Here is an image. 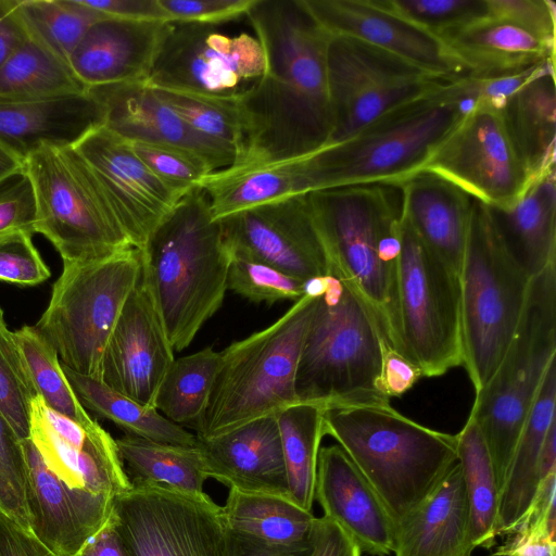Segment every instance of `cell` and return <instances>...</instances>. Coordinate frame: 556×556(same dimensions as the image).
<instances>
[{"label": "cell", "mask_w": 556, "mask_h": 556, "mask_svg": "<svg viewBox=\"0 0 556 556\" xmlns=\"http://www.w3.org/2000/svg\"><path fill=\"white\" fill-rule=\"evenodd\" d=\"M546 62L516 74L495 77L469 75L456 77L442 88V93L452 101L469 105L476 102H489L501 108L504 101L536 75Z\"/></svg>", "instance_id": "cell-51"}, {"label": "cell", "mask_w": 556, "mask_h": 556, "mask_svg": "<svg viewBox=\"0 0 556 556\" xmlns=\"http://www.w3.org/2000/svg\"><path fill=\"white\" fill-rule=\"evenodd\" d=\"M458 464L470 511L471 538L475 547L491 548L495 544L500 505V488L492 458L471 416L456 434Z\"/></svg>", "instance_id": "cell-37"}, {"label": "cell", "mask_w": 556, "mask_h": 556, "mask_svg": "<svg viewBox=\"0 0 556 556\" xmlns=\"http://www.w3.org/2000/svg\"><path fill=\"white\" fill-rule=\"evenodd\" d=\"M265 60L255 36H229L216 25L168 23L144 84L216 99L240 98L262 76Z\"/></svg>", "instance_id": "cell-15"}, {"label": "cell", "mask_w": 556, "mask_h": 556, "mask_svg": "<svg viewBox=\"0 0 556 556\" xmlns=\"http://www.w3.org/2000/svg\"><path fill=\"white\" fill-rule=\"evenodd\" d=\"M309 556H362V551L337 523L321 516L313 525Z\"/></svg>", "instance_id": "cell-56"}, {"label": "cell", "mask_w": 556, "mask_h": 556, "mask_svg": "<svg viewBox=\"0 0 556 556\" xmlns=\"http://www.w3.org/2000/svg\"><path fill=\"white\" fill-rule=\"evenodd\" d=\"M140 281L174 351H182L219 309L231 253L200 187L186 193L139 250Z\"/></svg>", "instance_id": "cell-2"}, {"label": "cell", "mask_w": 556, "mask_h": 556, "mask_svg": "<svg viewBox=\"0 0 556 556\" xmlns=\"http://www.w3.org/2000/svg\"><path fill=\"white\" fill-rule=\"evenodd\" d=\"M229 532V531H228ZM231 556H309L308 542L279 545L268 544L229 532Z\"/></svg>", "instance_id": "cell-60"}, {"label": "cell", "mask_w": 556, "mask_h": 556, "mask_svg": "<svg viewBox=\"0 0 556 556\" xmlns=\"http://www.w3.org/2000/svg\"><path fill=\"white\" fill-rule=\"evenodd\" d=\"M220 364L222 352L213 346L174 359L157 390L154 407L172 422L195 429L207 407Z\"/></svg>", "instance_id": "cell-39"}, {"label": "cell", "mask_w": 556, "mask_h": 556, "mask_svg": "<svg viewBox=\"0 0 556 556\" xmlns=\"http://www.w3.org/2000/svg\"><path fill=\"white\" fill-rule=\"evenodd\" d=\"M28 39L70 66V58L96 22L108 15L83 0H15Z\"/></svg>", "instance_id": "cell-40"}, {"label": "cell", "mask_w": 556, "mask_h": 556, "mask_svg": "<svg viewBox=\"0 0 556 556\" xmlns=\"http://www.w3.org/2000/svg\"><path fill=\"white\" fill-rule=\"evenodd\" d=\"M541 481L548 475L556 472V421L547 431L541 452L540 462Z\"/></svg>", "instance_id": "cell-62"}, {"label": "cell", "mask_w": 556, "mask_h": 556, "mask_svg": "<svg viewBox=\"0 0 556 556\" xmlns=\"http://www.w3.org/2000/svg\"><path fill=\"white\" fill-rule=\"evenodd\" d=\"M555 174L533 182L509 206H486L506 249L531 277L556 262Z\"/></svg>", "instance_id": "cell-32"}, {"label": "cell", "mask_w": 556, "mask_h": 556, "mask_svg": "<svg viewBox=\"0 0 556 556\" xmlns=\"http://www.w3.org/2000/svg\"><path fill=\"white\" fill-rule=\"evenodd\" d=\"M36 203L31 182L20 172L0 181V240L20 231L35 235Z\"/></svg>", "instance_id": "cell-52"}, {"label": "cell", "mask_w": 556, "mask_h": 556, "mask_svg": "<svg viewBox=\"0 0 556 556\" xmlns=\"http://www.w3.org/2000/svg\"><path fill=\"white\" fill-rule=\"evenodd\" d=\"M470 106L445 98L441 88L392 109L343 141L316 150L319 190L403 182L424 169Z\"/></svg>", "instance_id": "cell-9"}, {"label": "cell", "mask_w": 556, "mask_h": 556, "mask_svg": "<svg viewBox=\"0 0 556 556\" xmlns=\"http://www.w3.org/2000/svg\"><path fill=\"white\" fill-rule=\"evenodd\" d=\"M34 233L20 231L0 240V281L37 286L51 276L33 241Z\"/></svg>", "instance_id": "cell-50"}, {"label": "cell", "mask_w": 556, "mask_h": 556, "mask_svg": "<svg viewBox=\"0 0 556 556\" xmlns=\"http://www.w3.org/2000/svg\"><path fill=\"white\" fill-rule=\"evenodd\" d=\"M217 220L231 256L257 261L306 281L330 275L307 194L254 205Z\"/></svg>", "instance_id": "cell-17"}, {"label": "cell", "mask_w": 556, "mask_h": 556, "mask_svg": "<svg viewBox=\"0 0 556 556\" xmlns=\"http://www.w3.org/2000/svg\"><path fill=\"white\" fill-rule=\"evenodd\" d=\"M21 443L29 531L56 556H75L106 523L115 503L68 488L47 468L29 438Z\"/></svg>", "instance_id": "cell-21"}, {"label": "cell", "mask_w": 556, "mask_h": 556, "mask_svg": "<svg viewBox=\"0 0 556 556\" xmlns=\"http://www.w3.org/2000/svg\"><path fill=\"white\" fill-rule=\"evenodd\" d=\"M387 346L363 300L329 275L325 292L316 299L296 368L299 403L325 409L389 405L381 388Z\"/></svg>", "instance_id": "cell-5"}, {"label": "cell", "mask_w": 556, "mask_h": 556, "mask_svg": "<svg viewBox=\"0 0 556 556\" xmlns=\"http://www.w3.org/2000/svg\"><path fill=\"white\" fill-rule=\"evenodd\" d=\"M128 142L154 175L181 194L200 186L214 173L206 160L190 150L163 143Z\"/></svg>", "instance_id": "cell-47"}, {"label": "cell", "mask_w": 556, "mask_h": 556, "mask_svg": "<svg viewBox=\"0 0 556 556\" xmlns=\"http://www.w3.org/2000/svg\"><path fill=\"white\" fill-rule=\"evenodd\" d=\"M62 368L84 408L112 421L125 433L174 445H198L195 434L172 422L155 407H147L102 380L76 372L64 364Z\"/></svg>", "instance_id": "cell-36"}, {"label": "cell", "mask_w": 556, "mask_h": 556, "mask_svg": "<svg viewBox=\"0 0 556 556\" xmlns=\"http://www.w3.org/2000/svg\"><path fill=\"white\" fill-rule=\"evenodd\" d=\"M444 46L473 77L516 74L555 59V46L513 25L486 20L458 33Z\"/></svg>", "instance_id": "cell-33"}, {"label": "cell", "mask_w": 556, "mask_h": 556, "mask_svg": "<svg viewBox=\"0 0 556 556\" xmlns=\"http://www.w3.org/2000/svg\"><path fill=\"white\" fill-rule=\"evenodd\" d=\"M307 195L330 275L363 300L387 343L401 353L396 280L403 216L402 184L344 186Z\"/></svg>", "instance_id": "cell-3"}, {"label": "cell", "mask_w": 556, "mask_h": 556, "mask_svg": "<svg viewBox=\"0 0 556 556\" xmlns=\"http://www.w3.org/2000/svg\"><path fill=\"white\" fill-rule=\"evenodd\" d=\"M0 556H56L30 531L0 511Z\"/></svg>", "instance_id": "cell-57"}, {"label": "cell", "mask_w": 556, "mask_h": 556, "mask_svg": "<svg viewBox=\"0 0 556 556\" xmlns=\"http://www.w3.org/2000/svg\"><path fill=\"white\" fill-rule=\"evenodd\" d=\"M168 23L104 17L85 33L70 58V67L87 89L144 83Z\"/></svg>", "instance_id": "cell-25"}, {"label": "cell", "mask_w": 556, "mask_h": 556, "mask_svg": "<svg viewBox=\"0 0 556 556\" xmlns=\"http://www.w3.org/2000/svg\"><path fill=\"white\" fill-rule=\"evenodd\" d=\"M471 522L459 464L395 526V556H472Z\"/></svg>", "instance_id": "cell-29"}, {"label": "cell", "mask_w": 556, "mask_h": 556, "mask_svg": "<svg viewBox=\"0 0 556 556\" xmlns=\"http://www.w3.org/2000/svg\"><path fill=\"white\" fill-rule=\"evenodd\" d=\"M422 170L491 207L514 204L532 185L508 137L501 108L489 102L471 104Z\"/></svg>", "instance_id": "cell-16"}, {"label": "cell", "mask_w": 556, "mask_h": 556, "mask_svg": "<svg viewBox=\"0 0 556 556\" xmlns=\"http://www.w3.org/2000/svg\"><path fill=\"white\" fill-rule=\"evenodd\" d=\"M24 170V160L0 143V181Z\"/></svg>", "instance_id": "cell-63"}, {"label": "cell", "mask_w": 556, "mask_h": 556, "mask_svg": "<svg viewBox=\"0 0 556 556\" xmlns=\"http://www.w3.org/2000/svg\"><path fill=\"white\" fill-rule=\"evenodd\" d=\"M36 203L35 233L63 263L100 260L132 248L109 200L71 147L42 144L24 159Z\"/></svg>", "instance_id": "cell-11"}, {"label": "cell", "mask_w": 556, "mask_h": 556, "mask_svg": "<svg viewBox=\"0 0 556 556\" xmlns=\"http://www.w3.org/2000/svg\"><path fill=\"white\" fill-rule=\"evenodd\" d=\"M37 396L26 359L0 307V410L21 441L29 438L30 407Z\"/></svg>", "instance_id": "cell-45"}, {"label": "cell", "mask_w": 556, "mask_h": 556, "mask_svg": "<svg viewBox=\"0 0 556 556\" xmlns=\"http://www.w3.org/2000/svg\"><path fill=\"white\" fill-rule=\"evenodd\" d=\"M555 60L510 94L501 106L508 137L532 184L555 169Z\"/></svg>", "instance_id": "cell-31"}, {"label": "cell", "mask_w": 556, "mask_h": 556, "mask_svg": "<svg viewBox=\"0 0 556 556\" xmlns=\"http://www.w3.org/2000/svg\"><path fill=\"white\" fill-rule=\"evenodd\" d=\"M228 290L254 303L298 301L306 294V280L288 275L264 263L231 256Z\"/></svg>", "instance_id": "cell-46"}, {"label": "cell", "mask_w": 556, "mask_h": 556, "mask_svg": "<svg viewBox=\"0 0 556 556\" xmlns=\"http://www.w3.org/2000/svg\"><path fill=\"white\" fill-rule=\"evenodd\" d=\"M401 184L403 217L422 244L459 276L473 199L427 170Z\"/></svg>", "instance_id": "cell-28"}, {"label": "cell", "mask_w": 556, "mask_h": 556, "mask_svg": "<svg viewBox=\"0 0 556 556\" xmlns=\"http://www.w3.org/2000/svg\"><path fill=\"white\" fill-rule=\"evenodd\" d=\"M27 465L21 440L0 410V511L29 531Z\"/></svg>", "instance_id": "cell-48"}, {"label": "cell", "mask_w": 556, "mask_h": 556, "mask_svg": "<svg viewBox=\"0 0 556 556\" xmlns=\"http://www.w3.org/2000/svg\"><path fill=\"white\" fill-rule=\"evenodd\" d=\"M314 498L324 516L337 523L371 556L393 553L395 523L381 500L338 444L320 447Z\"/></svg>", "instance_id": "cell-23"}, {"label": "cell", "mask_w": 556, "mask_h": 556, "mask_svg": "<svg viewBox=\"0 0 556 556\" xmlns=\"http://www.w3.org/2000/svg\"><path fill=\"white\" fill-rule=\"evenodd\" d=\"M555 518L527 516L492 556H555Z\"/></svg>", "instance_id": "cell-54"}, {"label": "cell", "mask_w": 556, "mask_h": 556, "mask_svg": "<svg viewBox=\"0 0 556 556\" xmlns=\"http://www.w3.org/2000/svg\"><path fill=\"white\" fill-rule=\"evenodd\" d=\"M254 0H159L167 22L218 25L245 15Z\"/></svg>", "instance_id": "cell-53"}, {"label": "cell", "mask_w": 556, "mask_h": 556, "mask_svg": "<svg viewBox=\"0 0 556 556\" xmlns=\"http://www.w3.org/2000/svg\"><path fill=\"white\" fill-rule=\"evenodd\" d=\"M317 298L305 294L271 325L222 351L207 407L195 427L198 439L299 404L296 368Z\"/></svg>", "instance_id": "cell-6"}, {"label": "cell", "mask_w": 556, "mask_h": 556, "mask_svg": "<svg viewBox=\"0 0 556 556\" xmlns=\"http://www.w3.org/2000/svg\"><path fill=\"white\" fill-rule=\"evenodd\" d=\"M323 429L369 482L395 526L458 462L456 434L428 428L391 404L325 409Z\"/></svg>", "instance_id": "cell-4"}, {"label": "cell", "mask_w": 556, "mask_h": 556, "mask_svg": "<svg viewBox=\"0 0 556 556\" xmlns=\"http://www.w3.org/2000/svg\"><path fill=\"white\" fill-rule=\"evenodd\" d=\"M105 111L104 127L127 141L163 143L190 150L214 172L230 167L232 149L193 130L144 83H123L88 88Z\"/></svg>", "instance_id": "cell-24"}, {"label": "cell", "mask_w": 556, "mask_h": 556, "mask_svg": "<svg viewBox=\"0 0 556 556\" xmlns=\"http://www.w3.org/2000/svg\"><path fill=\"white\" fill-rule=\"evenodd\" d=\"M245 16L265 67L238 100L242 134L230 169L319 150L333 127L327 76L331 35L303 0H254Z\"/></svg>", "instance_id": "cell-1"}, {"label": "cell", "mask_w": 556, "mask_h": 556, "mask_svg": "<svg viewBox=\"0 0 556 556\" xmlns=\"http://www.w3.org/2000/svg\"><path fill=\"white\" fill-rule=\"evenodd\" d=\"M325 408L295 404L277 415L290 498L312 511Z\"/></svg>", "instance_id": "cell-38"}, {"label": "cell", "mask_w": 556, "mask_h": 556, "mask_svg": "<svg viewBox=\"0 0 556 556\" xmlns=\"http://www.w3.org/2000/svg\"><path fill=\"white\" fill-rule=\"evenodd\" d=\"M75 556H131L114 514Z\"/></svg>", "instance_id": "cell-61"}, {"label": "cell", "mask_w": 556, "mask_h": 556, "mask_svg": "<svg viewBox=\"0 0 556 556\" xmlns=\"http://www.w3.org/2000/svg\"><path fill=\"white\" fill-rule=\"evenodd\" d=\"M556 358L549 364L519 434L500 493L496 536L517 530L534 503L540 483L541 452L555 419Z\"/></svg>", "instance_id": "cell-30"}, {"label": "cell", "mask_w": 556, "mask_h": 556, "mask_svg": "<svg viewBox=\"0 0 556 556\" xmlns=\"http://www.w3.org/2000/svg\"><path fill=\"white\" fill-rule=\"evenodd\" d=\"M87 91L71 67L31 40L0 67V98H47Z\"/></svg>", "instance_id": "cell-41"}, {"label": "cell", "mask_w": 556, "mask_h": 556, "mask_svg": "<svg viewBox=\"0 0 556 556\" xmlns=\"http://www.w3.org/2000/svg\"><path fill=\"white\" fill-rule=\"evenodd\" d=\"M223 514L230 533L279 545L308 542L316 518L288 496L235 489L229 490Z\"/></svg>", "instance_id": "cell-34"}, {"label": "cell", "mask_w": 556, "mask_h": 556, "mask_svg": "<svg viewBox=\"0 0 556 556\" xmlns=\"http://www.w3.org/2000/svg\"><path fill=\"white\" fill-rule=\"evenodd\" d=\"M88 91L47 98H0V143L23 160L42 144L71 147L104 125Z\"/></svg>", "instance_id": "cell-27"}, {"label": "cell", "mask_w": 556, "mask_h": 556, "mask_svg": "<svg viewBox=\"0 0 556 556\" xmlns=\"http://www.w3.org/2000/svg\"><path fill=\"white\" fill-rule=\"evenodd\" d=\"M174 359L162 320L139 279L108 341L101 380L136 402L154 407L157 390Z\"/></svg>", "instance_id": "cell-20"}, {"label": "cell", "mask_w": 556, "mask_h": 556, "mask_svg": "<svg viewBox=\"0 0 556 556\" xmlns=\"http://www.w3.org/2000/svg\"><path fill=\"white\" fill-rule=\"evenodd\" d=\"M141 275L140 251L63 263L50 301L34 325L62 364L101 380L104 351L123 307Z\"/></svg>", "instance_id": "cell-10"}, {"label": "cell", "mask_w": 556, "mask_h": 556, "mask_svg": "<svg viewBox=\"0 0 556 556\" xmlns=\"http://www.w3.org/2000/svg\"><path fill=\"white\" fill-rule=\"evenodd\" d=\"M28 40L15 0H0V67Z\"/></svg>", "instance_id": "cell-59"}, {"label": "cell", "mask_w": 556, "mask_h": 556, "mask_svg": "<svg viewBox=\"0 0 556 556\" xmlns=\"http://www.w3.org/2000/svg\"><path fill=\"white\" fill-rule=\"evenodd\" d=\"M108 16L125 20L164 21L166 15L159 0H83Z\"/></svg>", "instance_id": "cell-58"}, {"label": "cell", "mask_w": 556, "mask_h": 556, "mask_svg": "<svg viewBox=\"0 0 556 556\" xmlns=\"http://www.w3.org/2000/svg\"><path fill=\"white\" fill-rule=\"evenodd\" d=\"M198 446L207 478L229 490L290 497L277 416L252 420L210 439H198Z\"/></svg>", "instance_id": "cell-26"}, {"label": "cell", "mask_w": 556, "mask_h": 556, "mask_svg": "<svg viewBox=\"0 0 556 556\" xmlns=\"http://www.w3.org/2000/svg\"><path fill=\"white\" fill-rule=\"evenodd\" d=\"M422 376L421 370L405 356L387 346L381 366V388L391 401L407 392Z\"/></svg>", "instance_id": "cell-55"}, {"label": "cell", "mask_w": 556, "mask_h": 556, "mask_svg": "<svg viewBox=\"0 0 556 556\" xmlns=\"http://www.w3.org/2000/svg\"><path fill=\"white\" fill-rule=\"evenodd\" d=\"M327 76L333 122L328 144L350 138L392 109L454 79L435 76L357 38L336 35L328 43Z\"/></svg>", "instance_id": "cell-13"}, {"label": "cell", "mask_w": 556, "mask_h": 556, "mask_svg": "<svg viewBox=\"0 0 556 556\" xmlns=\"http://www.w3.org/2000/svg\"><path fill=\"white\" fill-rule=\"evenodd\" d=\"M13 332L38 395L52 409L79 424H88L92 418L70 384L55 349L35 326H23Z\"/></svg>", "instance_id": "cell-42"}, {"label": "cell", "mask_w": 556, "mask_h": 556, "mask_svg": "<svg viewBox=\"0 0 556 556\" xmlns=\"http://www.w3.org/2000/svg\"><path fill=\"white\" fill-rule=\"evenodd\" d=\"M114 514L131 556H231L223 507L205 492L135 484Z\"/></svg>", "instance_id": "cell-14"}, {"label": "cell", "mask_w": 556, "mask_h": 556, "mask_svg": "<svg viewBox=\"0 0 556 556\" xmlns=\"http://www.w3.org/2000/svg\"><path fill=\"white\" fill-rule=\"evenodd\" d=\"M463 366L475 393L496 371L521 318L531 276L473 199L459 271Z\"/></svg>", "instance_id": "cell-7"}, {"label": "cell", "mask_w": 556, "mask_h": 556, "mask_svg": "<svg viewBox=\"0 0 556 556\" xmlns=\"http://www.w3.org/2000/svg\"><path fill=\"white\" fill-rule=\"evenodd\" d=\"M72 147L100 185L130 245L140 250L185 194L154 175L128 141L104 126Z\"/></svg>", "instance_id": "cell-19"}, {"label": "cell", "mask_w": 556, "mask_h": 556, "mask_svg": "<svg viewBox=\"0 0 556 556\" xmlns=\"http://www.w3.org/2000/svg\"><path fill=\"white\" fill-rule=\"evenodd\" d=\"M556 358V262L531 278L521 318L469 413L484 438L500 493L527 415Z\"/></svg>", "instance_id": "cell-8"}, {"label": "cell", "mask_w": 556, "mask_h": 556, "mask_svg": "<svg viewBox=\"0 0 556 556\" xmlns=\"http://www.w3.org/2000/svg\"><path fill=\"white\" fill-rule=\"evenodd\" d=\"M115 442L131 485L160 484L184 492H204L208 478L198 445H174L128 433Z\"/></svg>", "instance_id": "cell-35"}, {"label": "cell", "mask_w": 556, "mask_h": 556, "mask_svg": "<svg viewBox=\"0 0 556 556\" xmlns=\"http://www.w3.org/2000/svg\"><path fill=\"white\" fill-rule=\"evenodd\" d=\"M154 91L193 130L237 154L242 134L239 98L216 99L172 90Z\"/></svg>", "instance_id": "cell-44"}, {"label": "cell", "mask_w": 556, "mask_h": 556, "mask_svg": "<svg viewBox=\"0 0 556 556\" xmlns=\"http://www.w3.org/2000/svg\"><path fill=\"white\" fill-rule=\"evenodd\" d=\"M29 439L47 468L75 491L115 503L131 488L115 439L93 418L79 424L38 395L30 407Z\"/></svg>", "instance_id": "cell-18"}, {"label": "cell", "mask_w": 556, "mask_h": 556, "mask_svg": "<svg viewBox=\"0 0 556 556\" xmlns=\"http://www.w3.org/2000/svg\"><path fill=\"white\" fill-rule=\"evenodd\" d=\"M316 21L330 34L354 37L443 78L465 76L466 71L445 46L371 0H303Z\"/></svg>", "instance_id": "cell-22"}, {"label": "cell", "mask_w": 556, "mask_h": 556, "mask_svg": "<svg viewBox=\"0 0 556 556\" xmlns=\"http://www.w3.org/2000/svg\"><path fill=\"white\" fill-rule=\"evenodd\" d=\"M443 45L485 20L486 0H371Z\"/></svg>", "instance_id": "cell-43"}, {"label": "cell", "mask_w": 556, "mask_h": 556, "mask_svg": "<svg viewBox=\"0 0 556 556\" xmlns=\"http://www.w3.org/2000/svg\"><path fill=\"white\" fill-rule=\"evenodd\" d=\"M486 21L523 29L555 46L556 3L549 0H486Z\"/></svg>", "instance_id": "cell-49"}, {"label": "cell", "mask_w": 556, "mask_h": 556, "mask_svg": "<svg viewBox=\"0 0 556 556\" xmlns=\"http://www.w3.org/2000/svg\"><path fill=\"white\" fill-rule=\"evenodd\" d=\"M396 308L401 353L424 377L463 364L459 277L402 216Z\"/></svg>", "instance_id": "cell-12"}]
</instances>
